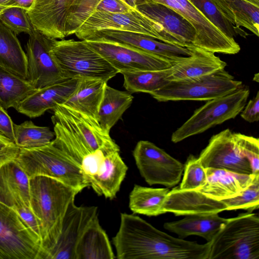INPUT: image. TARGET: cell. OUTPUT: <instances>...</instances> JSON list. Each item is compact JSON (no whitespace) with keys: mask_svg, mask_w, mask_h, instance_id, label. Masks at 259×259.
<instances>
[{"mask_svg":"<svg viewBox=\"0 0 259 259\" xmlns=\"http://www.w3.org/2000/svg\"><path fill=\"white\" fill-rule=\"evenodd\" d=\"M127 169L119 151L111 153L105 156L98 172L89 180L90 186L98 195L113 199L120 190Z\"/></svg>","mask_w":259,"mask_h":259,"instance_id":"25","label":"cell"},{"mask_svg":"<svg viewBox=\"0 0 259 259\" xmlns=\"http://www.w3.org/2000/svg\"><path fill=\"white\" fill-rule=\"evenodd\" d=\"M241 151L250 163L252 174L259 175V140L238 133Z\"/></svg>","mask_w":259,"mask_h":259,"instance_id":"42","label":"cell"},{"mask_svg":"<svg viewBox=\"0 0 259 259\" xmlns=\"http://www.w3.org/2000/svg\"><path fill=\"white\" fill-rule=\"evenodd\" d=\"M144 2L164 5L186 19L195 30L193 45L214 53L235 55L240 52V47L235 39L225 35L189 0H142L141 4Z\"/></svg>","mask_w":259,"mask_h":259,"instance_id":"10","label":"cell"},{"mask_svg":"<svg viewBox=\"0 0 259 259\" xmlns=\"http://www.w3.org/2000/svg\"><path fill=\"white\" fill-rule=\"evenodd\" d=\"M8 6H5L3 5H0V14L2 13V12L6 8H7Z\"/></svg>","mask_w":259,"mask_h":259,"instance_id":"51","label":"cell"},{"mask_svg":"<svg viewBox=\"0 0 259 259\" xmlns=\"http://www.w3.org/2000/svg\"><path fill=\"white\" fill-rule=\"evenodd\" d=\"M15 144L19 148H34L51 143L55 138L54 132L49 127L35 125L31 121L14 124Z\"/></svg>","mask_w":259,"mask_h":259,"instance_id":"37","label":"cell"},{"mask_svg":"<svg viewBox=\"0 0 259 259\" xmlns=\"http://www.w3.org/2000/svg\"><path fill=\"white\" fill-rule=\"evenodd\" d=\"M168 188H154L135 184L129 195V208L135 214L149 217L164 213L162 207Z\"/></svg>","mask_w":259,"mask_h":259,"instance_id":"33","label":"cell"},{"mask_svg":"<svg viewBox=\"0 0 259 259\" xmlns=\"http://www.w3.org/2000/svg\"><path fill=\"white\" fill-rule=\"evenodd\" d=\"M84 40L120 73L165 69L175 64L162 57L123 44L100 37H91Z\"/></svg>","mask_w":259,"mask_h":259,"instance_id":"12","label":"cell"},{"mask_svg":"<svg viewBox=\"0 0 259 259\" xmlns=\"http://www.w3.org/2000/svg\"><path fill=\"white\" fill-rule=\"evenodd\" d=\"M127 5L133 8H136L137 7L142 3V0H122Z\"/></svg>","mask_w":259,"mask_h":259,"instance_id":"48","label":"cell"},{"mask_svg":"<svg viewBox=\"0 0 259 259\" xmlns=\"http://www.w3.org/2000/svg\"><path fill=\"white\" fill-rule=\"evenodd\" d=\"M9 0H0V5H5Z\"/></svg>","mask_w":259,"mask_h":259,"instance_id":"52","label":"cell"},{"mask_svg":"<svg viewBox=\"0 0 259 259\" xmlns=\"http://www.w3.org/2000/svg\"><path fill=\"white\" fill-rule=\"evenodd\" d=\"M36 90L27 79L0 67V104L6 110L15 109Z\"/></svg>","mask_w":259,"mask_h":259,"instance_id":"35","label":"cell"},{"mask_svg":"<svg viewBox=\"0 0 259 259\" xmlns=\"http://www.w3.org/2000/svg\"><path fill=\"white\" fill-rule=\"evenodd\" d=\"M20 148L11 140L0 133V165L15 160Z\"/></svg>","mask_w":259,"mask_h":259,"instance_id":"43","label":"cell"},{"mask_svg":"<svg viewBox=\"0 0 259 259\" xmlns=\"http://www.w3.org/2000/svg\"><path fill=\"white\" fill-rule=\"evenodd\" d=\"M133 155L140 175L150 186L159 184L171 188L180 182L184 164L153 143L139 141Z\"/></svg>","mask_w":259,"mask_h":259,"instance_id":"11","label":"cell"},{"mask_svg":"<svg viewBox=\"0 0 259 259\" xmlns=\"http://www.w3.org/2000/svg\"><path fill=\"white\" fill-rule=\"evenodd\" d=\"M198 158L204 168L252 174L249 161L241 151L238 133H233L229 128L212 136Z\"/></svg>","mask_w":259,"mask_h":259,"instance_id":"13","label":"cell"},{"mask_svg":"<svg viewBox=\"0 0 259 259\" xmlns=\"http://www.w3.org/2000/svg\"><path fill=\"white\" fill-rule=\"evenodd\" d=\"M135 9L122 0H73L66 21V37L74 34L77 28L94 12L125 13Z\"/></svg>","mask_w":259,"mask_h":259,"instance_id":"29","label":"cell"},{"mask_svg":"<svg viewBox=\"0 0 259 259\" xmlns=\"http://www.w3.org/2000/svg\"><path fill=\"white\" fill-rule=\"evenodd\" d=\"M80 79H68L37 89L21 102L15 109L30 118L43 115L64 104L76 90Z\"/></svg>","mask_w":259,"mask_h":259,"instance_id":"20","label":"cell"},{"mask_svg":"<svg viewBox=\"0 0 259 259\" xmlns=\"http://www.w3.org/2000/svg\"><path fill=\"white\" fill-rule=\"evenodd\" d=\"M34 1V0H9L5 5L18 7L27 11L31 8Z\"/></svg>","mask_w":259,"mask_h":259,"instance_id":"47","label":"cell"},{"mask_svg":"<svg viewBox=\"0 0 259 259\" xmlns=\"http://www.w3.org/2000/svg\"><path fill=\"white\" fill-rule=\"evenodd\" d=\"M15 160L29 178L51 177L79 193L90 186L81 165L53 141L39 147L20 148Z\"/></svg>","mask_w":259,"mask_h":259,"instance_id":"3","label":"cell"},{"mask_svg":"<svg viewBox=\"0 0 259 259\" xmlns=\"http://www.w3.org/2000/svg\"><path fill=\"white\" fill-rule=\"evenodd\" d=\"M106 30L137 33L184 47L159 23L137 8L125 13L94 12L77 28L74 34L80 40H84L95 32Z\"/></svg>","mask_w":259,"mask_h":259,"instance_id":"6","label":"cell"},{"mask_svg":"<svg viewBox=\"0 0 259 259\" xmlns=\"http://www.w3.org/2000/svg\"><path fill=\"white\" fill-rule=\"evenodd\" d=\"M221 13L238 29L259 34V6L245 0H212Z\"/></svg>","mask_w":259,"mask_h":259,"instance_id":"31","label":"cell"},{"mask_svg":"<svg viewBox=\"0 0 259 259\" xmlns=\"http://www.w3.org/2000/svg\"><path fill=\"white\" fill-rule=\"evenodd\" d=\"M219 213L203 215H186L184 219L165 223V229L184 239L196 235L210 242L229 219L220 217Z\"/></svg>","mask_w":259,"mask_h":259,"instance_id":"27","label":"cell"},{"mask_svg":"<svg viewBox=\"0 0 259 259\" xmlns=\"http://www.w3.org/2000/svg\"><path fill=\"white\" fill-rule=\"evenodd\" d=\"M0 67L27 79V61L16 34L0 21Z\"/></svg>","mask_w":259,"mask_h":259,"instance_id":"30","label":"cell"},{"mask_svg":"<svg viewBox=\"0 0 259 259\" xmlns=\"http://www.w3.org/2000/svg\"><path fill=\"white\" fill-rule=\"evenodd\" d=\"M227 208L222 200L209 197L198 190H182L177 187L167 195L162 209L164 213L186 216L219 213Z\"/></svg>","mask_w":259,"mask_h":259,"instance_id":"18","label":"cell"},{"mask_svg":"<svg viewBox=\"0 0 259 259\" xmlns=\"http://www.w3.org/2000/svg\"><path fill=\"white\" fill-rule=\"evenodd\" d=\"M13 209L18 213L26 224L40 238L39 224L30 207L23 206Z\"/></svg>","mask_w":259,"mask_h":259,"instance_id":"44","label":"cell"},{"mask_svg":"<svg viewBox=\"0 0 259 259\" xmlns=\"http://www.w3.org/2000/svg\"><path fill=\"white\" fill-rule=\"evenodd\" d=\"M259 218L252 212L229 219L210 242L207 259H258Z\"/></svg>","mask_w":259,"mask_h":259,"instance_id":"5","label":"cell"},{"mask_svg":"<svg viewBox=\"0 0 259 259\" xmlns=\"http://www.w3.org/2000/svg\"><path fill=\"white\" fill-rule=\"evenodd\" d=\"M26 46L27 80L36 89L65 80L50 50L54 39L33 29Z\"/></svg>","mask_w":259,"mask_h":259,"instance_id":"14","label":"cell"},{"mask_svg":"<svg viewBox=\"0 0 259 259\" xmlns=\"http://www.w3.org/2000/svg\"><path fill=\"white\" fill-rule=\"evenodd\" d=\"M52 119L67 126L77 134L93 152L102 151L106 155L119 151L118 145L94 119L64 104L53 109Z\"/></svg>","mask_w":259,"mask_h":259,"instance_id":"15","label":"cell"},{"mask_svg":"<svg viewBox=\"0 0 259 259\" xmlns=\"http://www.w3.org/2000/svg\"><path fill=\"white\" fill-rule=\"evenodd\" d=\"M227 205L226 210L243 209L252 212L259 206V175L252 184L238 195L221 200Z\"/></svg>","mask_w":259,"mask_h":259,"instance_id":"39","label":"cell"},{"mask_svg":"<svg viewBox=\"0 0 259 259\" xmlns=\"http://www.w3.org/2000/svg\"><path fill=\"white\" fill-rule=\"evenodd\" d=\"M241 117L245 121L252 123L259 119V92L256 96L246 103L240 113Z\"/></svg>","mask_w":259,"mask_h":259,"instance_id":"45","label":"cell"},{"mask_svg":"<svg viewBox=\"0 0 259 259\" xmlns=\"http://www.w3.org/2000/svg\"><path fill=\"white\" fill-rule=\"evenodd\" d=\"M191 55L175 63L168 81L196 79L225 69L227 63L214 53L193 45L189 46Z\"/></svg>","mask_w":259,"mask_h":259,"instance_id":"21","label":"cell"},{"mask_svg":"<svg viewBox=\"0 0 259 259\" xmlns=\"http://www.w3.org/2000/svg\"><path fill=\"white\" fill-rule=\"evenodd\" d=\"M50 53L65 79L91 78L108 81L119 73L84 40L54 39Z\"/></svg>","mask_w":259,"mask_h":259,"instance_id":"4","label":"cell"},{"mask_svg":"<svg viewBox=\"0 0 259 259\" xmlns=\"http://www.w3.org/2000/svg\"><path fill=\"white\" fill-rule=\"evenodd\" d=\"M205 169L206 183L198 190L219 200L238 195L250 186L257 176L241 174L224 169L209 167Z\"/></svg>","mask_w":259,"mask_h":259,"instance_id":"24","label":"cell"},{"mask_svg":"<svg viewBox=\"0 0 259 259\" xmlns=\"http://www.w3.org/2000/svg\"><path fill=\"white\" fill-rule=\"evenodd\" d=\"M98 207L77 206L72 201L64 218L61 234L54 247L45 259H75L76 244L83 231L98 215Z\"/></svg>","mask_w":259,"mask_h":259,"instance_id":"16","label":"cell"},{"mask_svg":"<svg viewBox=\"0 0 259 259\" xmlns=\"http://www.w3.org/2000/svg\"><path fill=\"white\" fill-rule=\"evenodd\" d=\"M249 93L248 87L242 84L230 94L206 101L172 134L171 141L180 142L235 118L244 108Z\"/></svg>","mask_w":259,"mask_h":259,"instance_id":"7","label":"cell"},{"mask_svg":"<svg viewBox=\"0 0 259 259\" xmlns=\"http://www.w3.org/2000/svg\"><path fill=\"white\" fill-rule=\"evenodd\" d=\"M0 21L16 34L24 32L29 34L33 28L24 9L9 6L0 14Z\"/></svg>","mask_w":259,"mask_h":259,"instance_id":"41","label":"cell"},{"mask_svg":"<svg viewBox=\"0 0 259 259\" xmlns=\"http://www.w3.org/2000/svg\"><path fill=\"white\" fill-rule=\"evenodd\" d=\"M133 99L131 93L115 89L107 83L97 116V121L101 127L109 133L132 105Z\"/></svg>","mask_w":259,"mask_h":259,"instance_id":"32","label":"cell"},{"mask_svg":"<svg viewBox=\"0 0 259 259\" xmlns=\"http://www.w3.org/2000/svg\"><path fill=\"white\" fill-rule=\"evenodd\" d=\"M91 37H100L123 44L167 59L174 64L191 55L189 47L162 42L141 34L120 31L106 30L95 32Z\"/></svg>","mask_w":259,"mask_h":259,"instance_id":"19","label":"cell"},{"mask_svg":"<svg viewBox=\"0 0 259 259\" xmlns=\"http://www.w3.org/2000/svg\"><path fill=\"white\" fill-rule=\"evenodd\" d=\"M29 183L30 208L40 229L41 250L38 259H45L56 244L68 207L79 192L45 176L31 177Z\"/></svg>","mask_w":259,"mask_h":259,"instance_id":"2","label":"cell"},{"mask_svg":"<svg viewBox=\"0 0 259 259\" xmlns=\"http://www.w3.org/2000/svg\"><path fill=\"white\" fill-rule=\"evenodd\" d=\"M258 79H259L258 73L255 74L254 75V77L253 78V80L256 81V82H258Z\"/></svg>","mask_w":259,"mask_h":259,"instance_id":"50","label":"cell"},{"mask_svg":"<svg viewBox=\"0 0 259 259\" xmlns=\"http://www.w3.org/2000/svg\"><path fill=\"white\" fill-rule=\"evenodd\" d=\"M192 4L218 29L228 37L234 39L237 34H247L235 27L221 13L212 0H189Z\"/></svg>","mask_w":259,"mask_h":259,"instance_id":"38","label":"cell"},{"mask_svg":"<svg viewBox=\"0 0 259 259\" xmlns=\"http://www.w3.org/2000/svg\"><path fill=\"white\" fill-rule=\"evenodd\" d=\"M55 138L53 142L65 151L81 166L96 152L92 151L84 141L74 132L60 122L52 119Z\"/></svg>","mask_w":259,"mask_h":259,"instance_id":"36","label":"cell"},{"mask_svg":"<svg viewBox=\"0 0 259 259\" xmlns=\"http://www.w3.org/2000/svg\"><path fill=\"white\" fill-rule=\"evenodd\" d=\"M184 176L179 188L182 190H198L207 181L206 169L198 157L190 154L184 164Z\"/></svg>","mask_w":259,"mask_h":259,"instance_id":"40","label":"cell"},{"mask_svg":"<svg viewBox=\"0 0 259 259\" xmlns=\"http://www.w3.org/2000/svg\"><path fill=\"white\" fill-rule=\"evenodd\" d=\"M136 8L159 23L184 47L193 45L196 34L194 27L171 8L162 4L149 2H144Z\"/></svg>","mask_w":259,"mask_h":259,"instance_id":"23","label":"cell"},{"mask_svg":"<svg viewBox=\"0 0 259 259\" xmlns=\"http://www.w3.org/2000/svg\"><path fill=\"white\" fill-rule=\"evenodd\" d=\"M14 124L6 110L0 104V133L15 143Z\"/></svg>","mask_w":259,"mask_h":259,"instance_id":"46","label":"cell"},{"mask_svg":"<svg viewBox=\"0 0 259 259\" xmlns=\"http://www.w3.org/2000/svg\"><path fill=\"white\" fill-rule=\"evenodd\" d=\"M40 238L12 208L0 203V259H38Z\"/></svg>","mask_w":259,"mask_h":259,"instance_id":"9","label":"cell"},{"mask_svg":"<svg viewBox=\"0 0 259 259\" xmlns=\"http://www.w3.org/2000/svg\"><path fill=\"white\" fill-rule=\"evenodd\" d=\"M257 6H259V0H245Z\"/></svg>","mask_w":259,"mask_h":259,"instance_id":"49","label":"cell"},{"mask_svg":"<svg viewBox=\"0 0 259 259\" xmlns=\"http://www.w3.org/2000/svg\"><path fill=\"white\" fill-rule=\"evenodd\" d=\"M242 84L224 69L196 79L169 81L150 95L158 102L207 101L230 94Z\"/></svg>","mask_w":259,"mask_h":259,"instance_id":"8","label":"cell"},{"mask_svg":"<svg viewBox=\"0 0 259 259\" xmlns=\"http://www.w3.org/2000/svg\"><path fill=\"white\" fill-rule=\"evenodd\" d=\"M115 258L108 235L101 226L97 215L87 226L76 244L75 259Z\"/></svg>","mask_w":259,"mask_h":259,"instance_id":"26","label":"cell"},{"mask_svg":"<svg viewBox=\"0 0 259 259\" xmlns=\"http://www.w3.org/2000/svg\"><path fill=\"white\" fill-rule=\"evenodd\" d=\"M107 82L100 79H80L74 93L63 104L97 121L99 108Z\"/></svg>","mask_w":259,"mask_h":259,"instance_id":"28","label":"cell"},{"mask_svg":"<svg viewBox=\"0 0 259 259\" xmlns=\"http://www.w3.org/2000/svg\"><path fill=\"white\" fill-rule=\"evenodd\" d=\"M29 181L15 159L0 165V203L12 208L30 207Z\"/></svg>","mask_w":259,"mask_h":259,"instance_id":"22","label":"cell"},{"mask_svg":"<svg viewBox=\"0 0 259 259\" xmlns=\"http://www.w3.org/2000/svg\"><path fill=\"white\" fill-rule=\"evenodd\" d=\"M73 0H34L26 11L34 29L55 39L66 37V21Z\"/></svg>","mask_w":259,"mask_h":259,"instance_id":"17","label":"cell"},{"mask_svg":"<svg viewBox=\"0 0 259 259\" xmlns=\"http://www.w3.org/2000/svg\"><path fill=\"white\" fill-rule=\"evenodd\" d=\"M118 259H207L210 242L199 244L161 231L138 215L120 213L112 238Z\"/></svg>","mask_w":259,"mask_h":259,"instance_id":"1","label":"cell"},{"mask_svg":"<svg viewBox=\"0 0 259 259\" xmlns=\"http://www.w3.org/2000/svg\"><path fill=\"white\" fill-rule=\"evenodd\" d=\"M172 67L162 70L122 72L123 86L131 93H145L150 95L168 83L167 78L171 73Z\"/></svg>","mask_w":259,"mask_h":259,"instance_id":"34","label":"cell"}]
</instances>
